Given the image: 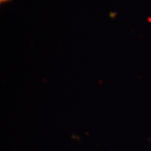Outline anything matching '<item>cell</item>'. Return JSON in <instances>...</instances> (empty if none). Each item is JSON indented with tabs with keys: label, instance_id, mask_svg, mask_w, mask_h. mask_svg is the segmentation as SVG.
I'll return each instance as SVG.
<instances>
[{
	"label": "cell",
	"instance_id": "cell-1",
	"mask_svg": "<svg viewBox=\"0 0 151 151\" xmlns=\"http://www.w3.org/2000/svg\"><path fill=\"white\" fill-rule=\"evenodd\" d=\"M10 1V0H1V3L6 2V1Z\"/></svg>",
	"mask_w": 151,
	"mask_h": 151
}]
</instances>
